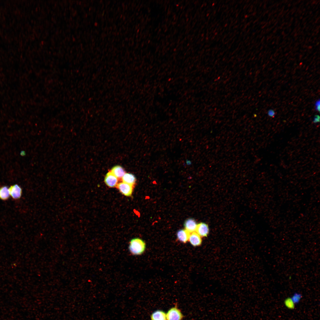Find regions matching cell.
Returning a JSON list of instances; mask_svg holds the SVG:
<instances>
[{
  "label": "cell",
  "instance_id": "obj_9",
  "mask_svg": "<svg viewBox=\"0 0 320 320\" xmlns=\"http://www.w3.org/2000/svg\"><path fill=\"white\" fill-rule=\"evenodd\" d=\"M190 233L185 229L179 230L177 234V239L183 243H186L188 241Z\"/></svg>",
  "mask_w": 320,
  "mask_h": 320
},
{
  "label": "cell",
  "instance_id": "obj_8",
  "mask_svg": "<svg viewBox=\"0 0 320 320\" xmlns=\"http://www.w3.org/2000/svg\"><path fill=\"white\" fill-rule=\"evenodd\" d=\"M184 225L185 229L190 233L196 232L197 224L194 219L189 218L185 221Z\"/></svg>",
  "mask_w": 320,
  "mask_h": 320
},
{
  "label": "cell",
  "instance_id": "obj_1",
  "mask_svg": "<svg viewBox=\"0 0 320 320\" xmlns=\"http://www.w3.org/2000/svg\"><path fill=\"white\" fill-rule=\"evenodd\" d=\"M146 245L144 241L139 238L131 239L129 242V249L130 253L134 255H139L144 252Z\"/></svg>",
  "mask_w": 320,
  "mask_h": 320
},
{
  "label": "cell",
  "instance_id": "obj_13",
  "mask_svg": "<svg viewBox=\"0 0 320 320\" xmlns=\"http://www.w3.org/2000/svg\"><path fill=\"white\" fill-rule=\"evenodd\" d=\"M10 196L9 189L6 186L0 188V199L6 200L8 199Z\"/></svg>",
  "mask_w": 320,
  "mask_h": 320
},
{
  "label": "cell",
  "instance_id": "obj_12",
  "mask_svg": "<svg viewBox=\"0 0 320 320\" xmlns=\"http://www.w3.org/2000/svg\"><path fill=\"white\" fill-rule=\"evenodd\" d=\"M111 172L117 178H122L125 173L123 168L119 165L113 167Z\"/></svg>",
  "mask_w": 320,
  "mask_h": 320
},
{
  "label": "cell",
  "instance_id": "obj_16",
  "mask_svg": "<svg viewBox=\"0 0 320 320\" xmlns=\"http://www.w3.org/2000/svg\"><path fill=\"white\" fill-rule=\"evenodd\" d=\"M320 100L319 99L316 101L315 104V109L316 111L319 112L320 111Z\"/></svg>",
  "mask_w": 320,
  "mask_h": 320
},
{
  "label": "cell",
  "instance_id": "obj_4",
  "mask_svg": "<svg viewBox=\"0 0 320 320\" xmlns=\"http://www.w3.org/2000/svg\"><path fill=\"white\" fill-rule=\"evenodd\" d=\"M10 195L14 199H20L22 195V189L18 185L11 186L9 188Z\"/></svg>",
  "mask_w": 320,
  "mask_h": 320
},
{
  "label": "cell",
  "instance_id": "obj_18",
  "mask_svg": "<svg viewBox=\"0 0 320 320\" xmlns=\"http://www.w3.org/2000/svg\"><path fill=\"white\" fill-rule=\"evenodd\" d=\"M275 111L272 109H270L268 111V115L270 117H273L275 116Z\"/></svg>",
  "mask_w": 320,
  "mask_h": 320
},
{
  "label": "cell",
  "instance_id": "obj_5",
  "mask_svg": "<svg viewBox=\"0 0 320 320\" xmlns=\"http://www.w3.org/2000/svg\"><path fill=\"white\" fill-rule=\"evenodd\" d=\"M104 181L107 185L112 188L117 186L118 179L111 172H109L106 174Z\"/></svg>",
  "mask_w": 320,
  "mask_h": 320
},
{
  "label": "cell",
  "instance_id": "obj_17",
  "mask_svg": "<svg viewBox=\"0 0 320 320\" xmlns=\"http://www.w3.org/2000/svg\"><path fill=\"white\" fill-rule=\"evenodd\" d=\"M320 122V116L319 115H316L315 116L313 122L314 123H316Z\"/></svg>",
  "mask_w": 320,
  "mask_h": 320
},
{
  "label": "cell",
  "instance_id": "obj_6",
  "mask_svg": "<svg viewBox=\"0 0 320 320\" xmlns=\"http://www.w3.org/2000/svg\"><path fill=\"white\" fill-rule=\"evenodd\" d=\"M209 232L208 225L206 223H201L197 224L196 232L201 237L207 236Z\"/></svg>",
  "mask_w": 320,
  "mask_h": 320
},
{
  "label": "cell",
  "instance_id": "obj_15",
  "mask_svg": "<svg viewBox=\"0 0 320 320\" xmlns=\"http://www.w3.org/2000/svg\"><path fill=\"white\" fill-rule=\"evenodd\" d=\"M301 297V294L296 293H294L291 298L294 304H295L299 302Z\"/></svg>",
  "mask_w": 320,
  "mask_h": 320
},
{
  "label": "cell",
  "instance_id": "obj_2",
  "mask_svg": "<svg viewBox=\"0 0 320 320\" xmlns=\"http://www.w3.org/2000/svg\"><path fill=\"white\" fill-rule=\"evenodd\" d=\"M167 320H182L183 315L177 306L169 309L166 313Z\"/></svg>",
  "mask_w": 320,
  "mask_h": 320
},
{
  "label": "cell",
  "instance_id": "obj_11",
  "mask_svg": "<svg viewBox=\"0 0 320 320\" xmlns=\"http://www.w3.org/2000/svg\"><path fill=\"white\" fill-rule=\"evenodd\" d=\"M123 182L133 185L135 183L136 179L132 174L125 173L122 177Z\"/></svg>",
  "mask_w": 320,
  "mask_h": 320
},
{
  "label": "cell",
  "instance_id": "obj_10",
  "mask_svg": "<svg viewBox=\"0 0 320 320\" xmlns=\"http://www.w3.org/2000/svg\"><path fill=\"white\" fill-rule=\"evenodd\" d=\"M151 320H167L166 313L161 310L153 312L151 316Z\"/></svg>",
  "mask_w": 320,
  "mask_h": 320
},
{
  "label": "cell",
  "instance_id": "obj_14",
  "mask_svg": "<svg viewBox=\"0 0 320 320\" xmlns=\"http://www.w3.org/2000/svg\"><path fill=\"white\" fill-rule=\"evenodd\" d=\"M284 304L285 306L289 309H292L294 308L295 304L291 298L289 297L285 299Z\"/></svg>",
  "mask_w": 320,
  "mask_h": 320
},
{
  "label": "cell",
  "instance_id": "obj_3",
  "mask_svg": "<svg viewBox=\"0 0 320 320\" xmlns=\"http://www.w3.org/2000/svg\"><path fill=\"white\" fill-rule=\"evenodd\" d=\"M116 186L123 194L128 196L131 195L133 190V185L122 182L118 184Z\"/></svg>",
  "mask_w": 320,
  "mask_h": 320
},
{
  "label": "cell",
  "instance_id": "obj_7",
  "mask_svg": "<svg viewBox=\"0 0 320 320\" xmlns=\"http://www.w3.org/2000/svg\"><path fill=\"white\" fill-rule=\"evenodd\" d=\"M188 240L194 247L200 246L202 242L201 237L196 232L190 233Z\"/></svg>",
  "mask_w": 320,
  "mask_h": 320
}]
</instances>
